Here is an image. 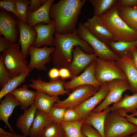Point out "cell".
<instances>
[{
  "label": "cell",
  "instance_id": "cell-21",
  "mask_svg": "<svg viewBox=\"0 0 137 137\" xmlns=\"http://www.w3.org/2000/svg\"><path fill=\"white\" fill-rule=\"evenodd\" d=\"M21 105V103L10 93L6 94L4 99L0 101V119L6 124L12 133L14 132L8 119L14 108Z\"/></svg>",
  "mask_w": 137,
  "mask_h": 137
},
{
  "label": "cell",
  "instance_id": "cell-4",
  "mask_svg": "<svg viewBox=\"0 0 137 137\" xmlns=\"http://www.w3.org/2000/svg\"><path fill=\"white\" fill-rule=\"evenodd\" d=\"M137 132V126L117 111H112L105 119V137H124Z\"/></svg>",
  "mask_w": 137,
  "mask_h": 137
},
{
  "label": "cell",
  "instance_id": "cell-26",
  "mask_svg": "<svg viewBox=\"0 0 137 137\" xmlns=\"http://www.w3.org/2000/svg\"><path fill=\"white\" fill-rule=\"evenodd\" d=\"M37 94L34 104L37 109L48 113L54 104L60 100L58 96H51L41 91L36 90Z\"/></svg>",
  "mask_w": 137,
  "mask_h": 137
},
{
  "label": "cell",
  "instance_id": "cell-38",
  "mask_svg": "<svg viewBox=\"0 0 137 137\" xmlns=\"http://www.w3.org/2000/svg\"><path fill=\"white\" fill-rule=\"evenodd\" d=\"M0 7L1 8L13 13L19 19L23 21L16 10L15 5V0H1Z\"/></svg>",
  "mask_w": 137,
  "mask_h": 137
},
{
  "label": "cell",
  "instance_id": "cell-27",
  "mask_svg": "<svg viewBox=\"0 0 137 137\" xmlns=\"http://www.w3.org/2000/svg\"><path fill=\"white\" fill-rule=\"evenodd\" d=\"M110 108L111 111L122 109L126 113H135L137 111V93L132 95L125 94L120 101L113 104Z\"/></svg>",
  "mask_w": 137,
  "mask_h": 137
},
{
  "label": "cell",
  "instance_id": "cell-31",
  "mask_svg": "<svg viewBox=\"0 0 137 137\" xmlns=\"http://www.w3.org/2000/svg\"><path fill=\"white\" fill-rule=\"evenodd\" d=\"M93 7L94 15L98 17L108 12L117 3L118 0H89Z\"/></svg>",
  "mask_w": 137,
  "mask_h": 137
},
{
  "label": "cell",
  "instance_id": "cell-33",
  "mask_svg": "<svg viewBox=\"0 0 137 137\" xmlns=\"http://www.w3.org/2000/svg\"><path fill=\"white\" fill-rule=\"evenodd\" d=\"M65 136L60 124L52 121L45 127L39 137H64Z\"/></svg>",
  "mask_w": 137,
  "mask_h": 137
},
{
  "label": "cell",
  "instance_id": "cell-15",
  "mask_svg": "<svg viewBox=\"0 0 137 137\" xmlns=\"http://www.w3.org/2000/svg\"><path fill=\"white\" fill-rule=\"evenodd\" d=\"M109 92L107 83H104L94 95L75 108L81 119L84 120L89 114L104 100Z\"/></svg>",
  "mask_w": 137,
  "mask_h": 137
},
{
  "label": "cell",
  "instance_id": "cell-5",
  "mask_svg": "<svg viewBox=\"0 0 137 137\" xmlns=\"http://www.w3.org/2000/svg\"><path fill=\"white\" fill-rule=\"evenodd\" d=\"M19 42L11 45L1 54L4 64L13 77L29 70L28 62L21 54Z\"/></svg>",
  "mask_w": 137,
  "mask_h": 137
},
{
  "label": "cell",
  "instance_id": "cell-7",
  "mask_svg": "<svg viewBox=\"0 0 137 137\" xmlns=\"http://www.w3.org/2000/svg\"><path fill=\"white\" fill-rule=\"evenodd\" d=\"M79 38L85 41L92 48L98 57L108 61H115L118 57L109 48L106 44L94 36L84 23H79L77 28Z\"/></svg>",
  "mask_w": 137,
  "mask_h": 137
},
{
  "label": "cell",
  "instance_id": "cell-43",
  "mask_svg": "<svg viewBox=\"0 0 137 137\" xmlns=\"http://www.w3.org/2000/svg\"><path fill=\"white\" fill-rule=\"evenodd\" d=\"M116 111L120 114L125 117L130 122L135 124L137 126V118L131 116L130 115H128L123 109H119Z\"/></svg>",
  "mask_w": 137,
  "mask_h": 137
},
{
  "label": "cell",
  "instance_id": "cell-14",
  "mask_svg": "<svg viewBox=\"0 0 137 137\" xmlns=\"http://www.w3.org/2000/svg\"><path fill=\"white\" fill-rule=\"evenodd\" d=\"M95 61L86 68L82 74L73 77L70 81L65 82L64 85L65 89L72 91L80 86L89 85L94 86L98 90L103 83L98 81L95 77Z\"/></svg>",
  "mask_w": 137,
  "mask_h": 137
},
{
  "label": "cell",
  "instance_id": "cell-1",
  "mask_svg": "<svg viewBox=\"0 0 137 137\" xmlns=\"http://www.w3.org/2000/svg\"><path fill=\"white\" fill-rule=\"evenodd\" d=\"M86 0H60L53 3L49 15L55 22L56 32L59 34L72 33L77 29L78 18Z\"/></svg>",
  "mask_w": 137,
  "mask_h": 137
},
{
  "label": "cell",
  "instance_id": "cell-34",
  "mask_svg": "<svg viewBox=\"0 0 137 137\" xmlns=\"http://www.w3.org/2000/svg\"><path fill=\"white\" fill-rule=\"evenodd\" d=\"M30 0H15L17 12L22 21L26 23L27 20V12Z\"/></svg>",
  "mask_w": 137,
  "mask_h": 137
},
{
  "label": "cell",
  "instance_id": "cell-41",
  "mask_svg": "<svg viewBox=\"0 0 137 137\" xmlns=\"http://www.w3.org/2000/svg\"><path fill=\"white\" fill-rule=\"evenodd\" d=\"M118 6L137 8V0H118Z\"/></svg>",
  "mask_w": 137,
  "mask_h": 137
},
{
  "label": "cell",
  "instance_id": "cell-3",
  "mask_svg": "<svg viewBox=\"0 0 137 137\" xmlns=\"http://www.w3.org/2000/svg\"><path fill=\"white\" fill-rule=\"evenodd\" d=\"M117 6V2L105 14L96 16L112 34L114 41L132 42L137 40V31L129 27L119 16Z\"/></svg>",
  "mask_w": 137,
  "mask_h": 137
},
{
  "label": "cell",
  "instance_id": "cell-2",
  "mask_svg": "<svg viewBox=\"0 0 137 137\" xmlns=\"http://www.w3.org/2000/svg\"><path fill=\"white\" fill-rule=\"evenodd\" d=\"M53 42L55 49L51 54V60L56 67L68 68L73 58L72 52L74 47L79 46L86 53L92 54L94 50L85 40L78 35L77 29L67 34L55 33Z\"/></svg>",
  "mask_w": 137,
  "mask_h": 137
},
{
  "label": "cell",
  "instance_id": "cell-16",
  "mask_svg": "<svg viewBox=\"0 0 137 137\" xmlns=\"http://www.w3.org/2000/svg\"><path fill=\"white\" fill-rule=\"evenodd\" d=\"M45 24L40 23L32 28L37 33L35 40L32 45L34 47L40 48L42 45L54 47V38L53 36L56 32L55 21L52 20L50 23Z\"/></svg>",
  "mask_w": 137,
  "mask_h": 137
},
{
  "label": "cell",
  "instance_id": "cell-24",
  "mask_svg": "<svg viewBox=\"0 0 137 137\" xmlns=\"http://www.w3.org/2000/svg\"><path fill=\"white\" fill-rule=\"evenodd\" d=\"M37 109L33 104L29 108L24 110L23 113L17 118L16 125L23 135L29 136V130Z\"/></svg>",
  "mask_w": 137,
  "mask_h": 137
},
{
  "label": "cell",
  "instance_id": "cell-45",
  "mask_svg": "<svg viewBox=\"0 0 137 137\" xmlns=\"http://www.w3.org/2000/svg\"><path fill=\"white\" fill-rule=\"evenodd\" d=\"M48 74L50 79H58L59 77V69L56 68H52L48 71Z\"/></svg>",
  "mask_w": 137,
  "mask_h": 137
},
{
  "label": "cell",
  "instance_id": "cell-25",
  "mask_svg": "<svg viewBox=\"0 0 137 137\" xmlns=\"http://www.w3.org/2000/svg\"><path fill=\"white\" fill-rule=\"evenodd\" d=\"M111 111L109 106L99 112L95 113L92 111L84 119V122L97 130L102 137H105V121L107 115Z\"/></svg>",
  "mask_w": 137,
  "mask_h": 137
},
{
  "label": "cell",
  "instance_id": "cell-20",
  "mask_svg": "<svg viewBox=\"0 0 137 137\" xmlns=\"http://www.w3.org/2000/svg\"><path fill=\"white\" fill-rule=\"evenodd\" d=\"M84 24L94 36L104 43L111 41H114L112 34L95 16L88 19Z\"/></svg>",
  "mask_w": 137,
  "mask_h": 137
},
{
  "label": "cell",
  "instance_id": "cell-29",
  "mask_svg": "<svg viewBox=\"0 0 137 137\" xmlns=\"http://www.w3.org/2000/svg\"><path fill=\"white\" fill-rule=\"evenodd\" d=\"M118 15L131 28L137 31V8L118 6Z\"/></svg>",
  "mask_w": 137,
  "mask_h": 137
},
{
  "label": "cell",
  "instance_id": "cell-42",
  "mask_svg": "<svg viewBox=\"0 0 137 137\" xmlns=\"http://www.w3.org/2000/svg\"><path fill=\"white\" fill-rule=\"evenodd\" d=\"M59 77L60 78L64 80L65 79H71L72 76L69 70L67 68L61 67L59 69Z\"/></svg>",
  "mask_w": 137,
  "mask_h": 137
},
{
  "label": "cell",
  "instance_id": "cell-8",
  "mask_svg": "<svg viewBox=\"0 0 137 137\" xmlns=\"http://www.w3.org/2000/svg\"><path fill=\"white\" fill-rule=\"evenodd\" d=\"M98 91L91 85L78 86L73 90L67 98L55 103L53 106L58 108H75L94 95Z\"/></svg>",
  "mask_w": 137,
  "mask_h": 137
},
{
  "label": "cell",
  "instance_id": "cell-22",
  "mask_svg": "<svg viewBox=\"0 0 137 137\" xmlns=\"http://www.w3.org/2000/svg\"><path fill=\"white\" fill-rule=\"evenodd\" d=\"M28 87V85L24 84L10 93L21 103L20 109L23 110L29 108L34 104L37 94L36 91L29 90Z\"/></svg>",
  "mask_w": 137,
  "mask_h": 137
},
{
  "label": "cell",
  "instance_id": "cell-32",
  "mask_svg": "<svg viewBox=\"0 0 137 137\" xmlns=\"http://www.w3.org/2000/svg\"><path fill=\"white\" fill-rule=\"evenodd\" d=\"M30 70L23 72L20 75L14 77L1 89L0 99L6 94L16 89L17 87L25 81L26 77L30 72Z\"/></svg>",
  "mask_w": 137,
  "mask_h": 137
},
{
  "label": "cell",
  "instance_id": "cell-35",
  "mask_svg": "<svg viewBox=\"0 0 137 137\" xmlns=\"http://www.w3.org/2000/svg\"><path fill=\"white\" fill-rule=\"evenodd\" d=\"M14 77L5 66L0 56V85L1 89Z\"/></svg>",
  "mask_w": 137,
  "mask_h": 137
},
{
  "label": "cell",
  "instance_id": "cell-37",
  "mask_svg": "<svg viewBox=\"0 0 137 137\" xmlns=\"http://www.w3.org/2000/svg\"><path fill=\"white\" fill-rule=\"evenodd\" d=\"M82 119L79 113L75 108H68L66 109L64 113L63 121L72 122Z\"/></svg>",
  "mask_w": 137,
  "mask_h": 137
},
{
  "label": "cell",
  "instance_id": "cell-47",
  "mask_svg": "<svg viewBox=\"0 0 137 137\" xmlns=\"http://www.w3.org/2000/svg\"><path fill=\"white\" fill-rule=\"evenodd\" d=\"M12 134L11 133L6 131L2 128H0V137H7Z\"/></svg>",
  "mask_w": 137,
  "mask_h": 137
},
{
  "label": "cell",
  "instance_id": "cell-10",
  "mask_svg": "<svg viewBox=\"0 0 137 137\" xmlns=\"http://www.w3.org/2000/svg\"><path fill=\"white\" fill-rule=\"evenodd\" d=\"M18 18L13 13L0 8V34L12 44L16 43L20 33Z\"/></svg>",
  "mask_w": 137,
  "mask_h": 137
},
{
  "label": "cell",
  "instance_id": "cell-49",
  "mask_svg": "<svg viewBox=\"0 0 137 137\" xmlns=\"http://www.w3.org/2000/svg\"><path fill=\"white\" fill-rule=\"evenodd\" d=\"M124 137H137V132L132 134L131 136L129 135Z\"/></svg>",
  "mask_w": 137,
  "mask_h": 137
},
{
  "label": "cell",
  "instance_id": "cell-17",
  "mask_svg": "<svg viewBox=\"0 0 137 137\" xmlns=\"http://www.w3.org/2000/svg\"><path fill=\"white\" fill-rule=\"evenodd\" d=\"M118 66L124 73L133 94L137 93V68L134 65L131 52L115 61Z\"/></svg>",
  "mask_w": 137,
  "mask_h": 137
},
{
  "label": "cell",
  "instance_id": "cell-48",
  "mask_svg": "<svg viewBox=\"0 0 137 137\" xmlns=\"http://www.w3.org/2000/svg\"><path fill=\"white\" fill-rule=\"evenodd\" d=\"M27 136L24 135H21L19 134H17L15 132L12 133V134L7 137H27Z\"/></svg>",
  "mask_w": 137,
  "mask_h": 137
},
{
  "label": "cell",
  "instance_id": "cell-36",
  "mask_svg": "<svg viewBox=\"0 0 137 137\" xmlns=\"http://www.w3.org/2000/svg\"><path fill=\"white\" fill-rule=\"evenodd\" d=\"M66 108H58L53 106L48 113L53 122L60 124L63 121Z\"/></svg>",
  "mask_w": 137,
  "mask_h": 137
},
{
  "label": "cell",
  "instance_id": "cell-19",
  "mask_svg": "<svg viewBox=\"0 0 137 137\" xmlns=\"http://www.w3.org/2000/svg\"><path fill=\"white\" fill-rule=\"evenodd\" d=\"M54 0H47L39 9L36 11L30 12L27 10V20L26 24L32 28L36 24L41 23L47 24L52 22L49 17L50 9Z\"/></svg>",
  "mask_w": 137,
  "mask_h": 137
},
{
  "label": "cell",
  "instance_id": "cell-44",
  "mask_svg": "<svg viewBox=\"0 0 137 137\" xmlns=\"http://www.w3.org/2000/svg\"><path fill=\"white\" fill-rule=\"evenodd\" d=\"M0 36V52H1L9 47L12 45L5 37H2L1 35Z\"/></svg>",
  "mask_w": 137,
  "mask_h": 137
},
{
  "label": "cell",
  "instance_id": "cell-40",
  "mask_svg": "<svg viewBox=\"0 0 137 137\" xmlns=\"http://www.w3.org/2000/svg\"><path fill=\"white\" fill-rule=\"evenodd\" d=\"M47 0H30V5L28 10L30 12H34L39 9L46 1Z\"/></svg>",
  "mask_w": 137,
  "mask_h": 137
},
{
  "label": "cell",
  "instance_id": "cell-28",
  "mask_svg": "<svg viewBox=\"0 0 137 137\" xmlns=\"http://www.w3.org/2000/svg\"><path fill=\"white\" fill-rule=\"evenodd\" d=\"M105 43L119 58H122L130 53L132 48H137V40L132 42L111 41Z\"/></svg>",
  "mask_w": 137,
  "mask_h": 137
},
{
  "label": "cell",
  "instance_id": "cell-9",
  "mask_svg": "<svg viewBox=\"0 0 137 137\" xmlns=\"http://www.w3.org/2000/svg\"><path fill=\"white\" fill-rule=\"evenodd\" d=\"M106 83L109 92L104 100L93 110V112L102 111L111 104L119 102L123 98L124 92L130 89L127 80L115 79Z\"/></svg>",
  "mask_w": 137,
  "mask_h": 137
},
{
  "label": "cell",
  "instance_id": "cell-50",
  "mask_svg": "<svg viewBox=\"0 0 137 137\" xmlns=\"http://www.w3.org/2000/svg\"><path fill=\"white\" fill-rule=\"evenodd\" d=\"M130 115L135 116H137V111L134 113L131 114Z\"/></svg>",
  "mask_w": 137,
  "mask_h": 137
},
{
  "label": "cell",
  "instance_id": "cell-23",
  "mask_svg": "<svg viewBox=\"0 0 137 137\" xmlns=\"http://www.w3.org/2000/svg\"><path fill=\"white\" fill-rule=\"evenodd\" d=\"M52 121L48 114L37 109L29 130V136L30 137H39L45 127Z\"/></svg>",
  "mask_w": 137,
  "mask_h": 137
},
{
  "label": "cell",
  "instance_id": "cell-51",
  "mask_svg": "<svg viewBox=\"0 0 137 137\" xmlns=\"http://www.w3.org/2000/svg\"><path fill=\"white\" fill-rule=\"evenodd\" d=\"M64 137H67L66 136H65Z\"/></svg>",
  "mask_w": 137,
  "mask_h": 137
},
{
  "label": "cell",
  "instance_id": "cell-46",
  "mask_svg": "<svg viewBox=\"0 0 137 137\" xmlns=\"http://www.w3.org/2000/svg\"><path fill=\"white\" fill-rule=\"evenodd\" d=\"M131 53L133 63L137 68V48H132Z\"/></svg>",
  "mask_w": 137,
  "mask_h": 137
},
{
  "label": "cell",
  "instance_id": "cell-6",
  "mask_svg": "<svg viewBox=\"0 0 137 137\" xmlns=\"http://www.w3.org/2000/svg\"><path fill=\"white\" fill-rule=\"evenodd\" d=\"M95 61L94 75L99 81L104 83L115 79L127 80L115 61L104 60L97 57Z\"/></svg>",
  "mask_w": 137,
  "mask_h": 137
},
{
  "label": "cell",
  "instance_id": "cell-39",
  "mask_svg": "<svg viewBox=\"0 0 137 137\" xmlns=\"http://www.w3.org/2000/svg\"><path fill=\"white\" fill-rule=\"evenodd\" d=\"M81 131L87 137H102L97 130L84 122L82 126Z\"/></svg>",
  "mask_w": 137,
  "mask_h": 137
},
{
  "label": "cell",
  "instance_id": "cell-12",
  "mask_svg": "<svg viewBox=\"0 0 137 137\" xmlns=\"http://www.w3.org/2000/svg\"><path fill=\"white\" fill-rule=\"evenodd\" d=\"M60 78L52 80L46 82L39 77L36 79L30 80L31 83L28 86L32 88L44 93L50 96H59L69 94L71 90H65L64 87L65 82Z\"/></svg>",
  "mask_w": 137,
  "mask_h": 137
},
{
  "label": "cell",
  "instance_id": "cell-18",
  "mask_svg": "<svg viewBox=\"0 0 137 137\" xmlns=\"http://www.w3.org/2000/svg\"><path fill=\"white\" fill-rule=\"evenodd\" d=\"M18 21L20 31L19 42L21 45V52L26 58L28 54V49L35 41L37 33L34 30L19 18Z\"/></svg>",
  "mask_w": 137,
  "mask_h": 137
},
{
  "label": "cell",
  "instance_id": "cell-13",
  "mask_svg": "<svg viewBox=\"0 0 137 137\" xmlns=\"http://www.w3.org/2000/svg\"><path fill=\"white\" fill-rule=\"evenodd\" d=\"M72 53V59L68 69L73 78L79 75L97 57L94 53H86L79 46L74 47Z\"/></svg>",
  "mask_w": 137,
  "mask_h": 137
},
{
  "label": "cell",
  "instance_id": "cell-11",
  "mask_svg": "<svg viewBox=\"0 0 137 137\" xmlns=\"http://www.w3.org/2000/svg\"><path fill=\"white\" fill-rule=\"evenodd\" d=\"M55 49L54 47L44 45L42 48H37L32 45L29 47L28 53L30 56L28 68L31 71L34 68L46 71V65L51 60L50 55Z\"/></svg>",
  "mask_w": 137,
  "mask_h": 137
},
{
  "label": "cell",
  "instance_id": "cell-30",
  "mask_svg": "<svg viewBox=\"0 0 137 137\" xmlns=\"http://www.w3.org/2000/svg\"><path fill=\"white\" fill-rule=\"evenodd\" d=\"M84 121V119L72 122L62 121L60 124L67 137H87L82 133L81 131Z\"/></svg>",
  "mask_w": 137,
  "mask_h": 137
}]
</instances>
